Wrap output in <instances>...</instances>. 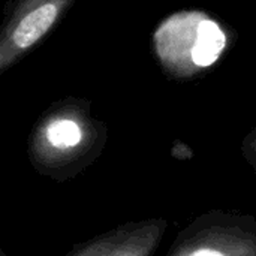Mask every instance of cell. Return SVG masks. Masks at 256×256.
Here are the masks:
<instances>
[{
	"instance_id": "6da1fadb",
	"label": "cell",
	"mask_w": 256,
	"mask_h": 256,
	"mask_svg": "<svg viewBox=\"0 0 256 256\" xmlns=\"http://www.w3.org/2000/svg\"><path fill=\"white\" fill-rule=\"evenodd\" d=\"M108 126L92 114V100L66 96L48 105L33 123L27 138L32 168L56 183H66L102 154Z\"/></svg>"
},
{
	"instance_id": "7a4b0ae2",
	"label": "cell",
	"mask_w": 256,
	"mask_h": 256,
	"mask_svg": "<svg viewBox=\"0 0 256 256\" xmlns=\"http://www.w3.org/2000/svg\"><path fill=\"white\" fill-rule=\"evenodd\" d=\"M226 33L210 15L200 10L177 12L153 33V51L166 74L189 78L213 66L226 48Z\"/></svg>"
},
{
	"instance_id": "3957f363",
	"label": "cell",
	"mask_w": 256,
	"mask_h": 256,
	"mask_svg": "<svg viewBox=\"0 0 256 256\" xmlns=\"http://www.w3.org/2000/svg\"><path fill=\"white\" fill-rule=\"evenodd\" d=\"M165 256H256V218L206 212L178 231Z\"/></svg>"
},
{
	"instance_id": "277c9868",
	"label": "cell",
	"mask_w": 256,
	"mask_h": 256,
	"mask_svg": "<svg viewBox=\"0 0 256 256\" xmlns=\"http://www.w3.org/2000/svg\"><path fill=\"white\" fill-rule=\"evenodd\" d=\"M76 0H8L0 21V75L30 54Z\"/></svg>"
},
{
	"instance_id": "5b68a950",
	"label": "cell",
	"mask_w": 256,
	"mask_h": 256,
	"mask_svg": "<svg viewBox=\"0 0 256 256\" xmlns=\"http://www.w3.org/2000/svg\"><path fill=\"white\" fill-rule=\"evenodd\" d=\"M168 230L160 218L126 222L116 228V234L102 256H153Z\"/></svg>"
},
{
	"instance_id": "8992f818",
	"label": "cell",
	"mask_w": 256,
	"mask_h": 256,
	"mask_svg": "<svg viewBox=\"0 0 256 256\" xmlns=\"http://www.w3.org/2000/svg\"><path fill=\"white\" fill-rule=\"evenodd\" d=\"M114 234H116V228L78 244L72 252H69L66 256H102V254L110 246V243L112 242Z\"/></svg>"
},
{
	"instance_id": "52a82bcc",
	"label": "cell",
	"mask_w": 256,
	"mask_h": 256,
	"mask_svg": "<svg viewBox=\"0 0 256 256\" xmlns=\"http://www.w3.org/2000/svg\"><path fill=\"white\" fill-rule=\"evenodd\" d=\"M242 153L244 160L254 168V171L256 172V128L248 134V136L243 140L242 144Z\"/></svg>"
},
{
	"instance_id": "ba28073f",
	"label": "cell",
	"mask_w": 256,
	"mask_h": 256,
	"mask_svg": "<svg viewBox=\"0 0 256 256\" xmlns=\"http://www.w3.org/2000/svg\"><path fill=\"white\" fill-rule=\"evenodd\" d=\"M0 256H6V254H4V252L2 250V248H0Z\"/></svg>"
}]
</instances>
